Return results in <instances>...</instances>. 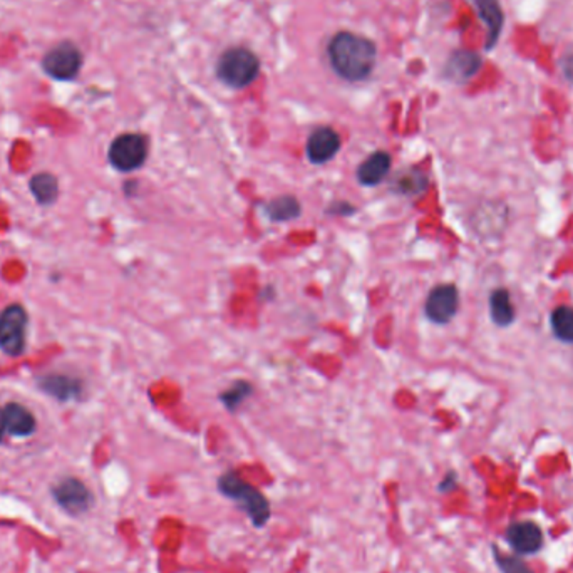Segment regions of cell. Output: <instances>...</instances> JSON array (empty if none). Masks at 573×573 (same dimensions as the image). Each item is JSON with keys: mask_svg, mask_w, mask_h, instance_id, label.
<instances>
[{"mask_svg": "<svg viewBox=\"0 0 573 573\" xmlns=\"http://www.w3.org/2000/svg\"><path fill=\"white\" fill-rule=\"evenodd\" d=\"M473 2L476 5L480 19L488 27L486 49L492 51L498 44V39L503 31L504 15L502 4H500V0H473Z\"/></svg>", "mask_w": 573, "mask_h": 573, "instance_id": "5bb4252c", "label": "cell"}, {"mask_svg": "<svg viewBox=\"0 0 573 573\" xmlns=\"http://www.w3.org/2000/svg\"><path fill=\"white\" fill-rule=\"evenodd\" d=\"M252 384L249 380H235L229 390L220 394V401L223 402L229 411H237L241 402L252 396Z\"/></svg>", "mask_w": 573, "mask_h": 573, "instance_id": "ffe728a7", "label": "cell"}, {"mask_svg": "<svg viewBox=\"0 0 573 573\" xmlns=\"http://www.w3.org/2000/svg\"><path fill=\"white\" fill-rule=\"evenodd\" d=\"M262 70L260 58L252 49L233 46L225 49L215 62L217 80L230 89L240 91L253 84Z\"/></svg>", "mask_w": 573, "mask_h": 573, "instance_id": "3957f363", "label": "cell"}, {"mask_svg": "<svg viewBox=\"0 0 573 573\" xmlns=\"http://www.w3.org/2000/svg\"><path fill=\"white\" fill-rule=\"evenodd\" d=\"M490 314H492V321L498 327H508L515 321V307L512 297L508 294V290L498 288L494 290L490 297Z\"/></svg>", "mask_w": 573, "mask_h": 573, "instance_id": "e0dca14e", "label": "cell"}, {"mask_svg": "<svg viewBox=\"0 0 573 573\" xmlns=\"http://www.w3.org/2000/svg\"><path fill=\"white\" fill-rule=\"evenodd\" d=\"M343 146L341 135L331 127H315L309 135L305 153L312 164H325L335 158Z\"/></svg>", "mask_w": 573, "mask_h": 573, "instance_id": "30bf717a", "label": "cell"}, {"mask_svg": "<svg viewBox=\"0 0 573 573\" xmlns=\"http://www.w3.org/2000/svg\"><path fill=\"white\" fill-rule=\"evenodd\" d=\"M51 496L62 512L74 518L89 513L94 506L91 488L76 476H66L54 483L51 488Z\"/></svg>", "mask_w": 573, "mask_h": 573, "instance_id": "5b68a950", "label": "cell"}, {"mask_svg": "<svg viewBox=\"0 0 573 573\" xmlns=\"http://www.w3.org/2000/svg\"><path fill=\"white\" fill-rule=\"evenodd\" d=\"M356 211V208L354 205H351V203H345V202H337V203H333L331 208H329V213L331 215H351V213H354Z\"/></svg>", "mask_w": 573, "mask_h": 573, "instance_id": "cb8c5ba5", "label": "cell"}, {"mask_svg": "<svg viewBox=\"0 0 573 573\" xmlns=\"http://www.w3.org/2000/svg\"><path fill=\"white\" fill-rule=\"evenodd\" d=\"M217 488L221 496L233 502L239 510L249 516L253 528L260 530L267 527L272 518V504L258 488L245 482L237 471L223 473L217 480Z\"/></svg>", "mask_w": 573, "mask_h": 573, "instance_id": "7a4b0ae2", "label": "cell"}, {"mask_svg": "<svg viewBox=\"0 0 573 573\" xmlns=\"http://www.w3.org/2000/svg\"><path fill=\"white\" fill-rule=\"evenodd\" d=\"M149 155L148 136L141 133H123L116 136L108 149V160L111 166L121 173L139 170Z\"/></svg>", "mask_w": 573, "mask_h": 573, "instance_id": "277c9868", "label": "cell"}, {"mask_svg": "<svg viewBox=\"0 0 573 573\" xmlns=\"http://www.w3.org/2000/svg\"><path fill=\"white\" fill-rule=\"evenodd\" d=\"M456 488H458V474H456V471H447L445 478L441 480L439 486H437V492L447 494L455 492Z\"/></svg>", "mask_w": 573, "mask_h": 573, "instance_id": "603a6c76", "label": "cell"}, {"mask_svg": "<svg viewBox=\"0 0 573 573\" xmlns=\"http://www.w3.org/2000/svg\"><path fill=\"white\" fill-rule=\"evenodd\" d=\"M29 190L41 207H51L58 202L59 182L56 174L52 173L42 172L34 174L29 182Z\"/></svg>", "mask_w": 573, "mask_h": 573, "instance_id": "2e32d148", "label": "cell"}, {"mask_svg": "<svg viewBox=\"0 0 573 573\" xmlns=\"http://www.w3.org/2000/svg\"><path fill=\"white\" fill-rule=\"evenodd\" d=\"M5 413V423H7V433L14 437H29L37 429V421L34 414L31 413L25 406L19 402H9L4 408Z\"/></svg>", "mask_w": 573, "mask_h": 573, "instance_id": "9a60e30c", "label": "cell"}, {"mask_svg": "<svg viewBox=\"0 0 573 573\" xmlns=\"http://www.w3.org/2000/svg\"><path fill=\"white\" fill-rule=\"evenodd\" d=\"M551 331L559 341L565 344H573V309L568 305H560L551 312Z\"/></svg>", "mask_w": 573, "mask_h": 573, "instance_id": "d6986e66", "label": "cell"}, {"mask_svg": "<svg viewBox=\"0 0 573 573\" xmlns=\"http://www.w3.org/2000/svg\"><path fill=\"white\" fill-rule=\"evenodd\" d=\"M84 56L80 47L70 41H62L49 49L42 58V70L49 78L56 80H72L80 76Z\"/></svg>", "mask_w": 573, "mask_h": 573, "instance_id": "52a82bcc", "label": "cell"}, {"mask_svg": "<svg viewBox=\"0 0 573 573\" xmlns=\"http://www.w3.org/2000/svg\"><path fill=\"white\" fill-rule=\"evenodd\" d=\"M427 188V178L421 172H406L396 182V190L402 195H421Z\"/></svg>", "mask_w": 573, "mask_h": 573, "instance_id": "44dd1931", "label": "cell"}, {"mask_svg": "<svg viewBox=\"0 0 573 573\" xmlns=\"http://www.w3.org/2000/svg\"><path fill=\"white\" fill-rule=\"evenodd\" d=\"M392 158L388 151H374L357 168V182L362 186H378L388 178Z\"/></svg>", "mask_w": 573, "mask_h": 573, "instance_id": "4fadbf2b", "label": "cell"}, {"mask_svg": "<svg viewBox=\"0 0 573 573\" xmlns=\"http://www.w3.org/2000/svg\"><path fill=\"white\" fill-rule=\"evenodd\" d=\"M265 213L272 221H292L300 217L302 208L297 198L292 195L278 196L265 205Z\"/></svg>", "mask_w": 573, "mask_h": 573, "instance_id": "ac0fdd59", "label": "cell"}, {"mask_svg": "<svg viewBox=\"0 0 573 573\" xmlns=\"http://www.w3.org/2000/svg\"><path fill=\"white\" fill-rule=\"evenodd\" d=\"M492 553H493L494 563L502 573H533V570L520 557L506 555L500 550L498 545H492Z\"/></svg>", "mask_w": 573, "mask_h": 573, "instance_id": "7402d4cb", "label": "cell"}, {"mask_svg": "<svg viewBox=\"0 0 573 573\" xmlns=\"http://www.w3.org/2000/svg\"><path fill=\"white\" fill-rule=\"evenodd\" d=\"M327 59L333 72L347 82H364L378 64V44L366 35L339 31L327 44Z\"/></svg>", "mask_w": 573, "mask_h": 573, "instance_id": "6da1fadb", "label": "cell"}, {"mask_svg": "<svg viewBox=\"0 0 573 573\" xmlns=\"http://www.w3.org/2000/svg\"><path fill=\"white\" fill-rule=\"evenodd\" d=\"M37 386L46 392L47 396L61 402L76 401L82 394V380L72 378L70 374L49 372L37 379Z\"/></svg>", "mask_w": 573, "mask_h": 573, "instance_id": "7c38bea8", "label": "cell"}, {"mask_svg": "<svg viewBox=\"0 0 573 573\" xmlns=\"http://www.w3.org/2000/svg\"><path fill=\"white\" fill-rule=\"evenodd\" d=\"M504 540L521 557L535 555L545 545L543 530L537 521H531V520L513 521L510 527L506 528Z\"/></svg>", "mask_w": 573, "mask_h": 573, "instance_id": "9c48e42d", "label": "cell"}, {"mask_svg": "<svg viewBox=\"0 0 573 573\" xmlns=\"http://www.w3.org/2000/svg\"><path fill=\"white\" fill-rule=\"evenodd\" d=\"M562 70L568 80H573V52H570L568 56H565V59H563Z\"/></svg>", "mask_w": 573, "mask_h": 573, "instance_id": "d4e9b609", "label": "cell"}, {"mask_svg": "<svg viewBox=\"0 0 573 573\" xmlns=\"http://www.w3.org/2000/svg\"><path fill=\"white\" fill-rule=\"evenodd\" d=\"M459 309V292L453 284L436 286L426 298L427 319L437 325H445L455 319Z\"/></svg>", "mask_w": 573, "mask_h": 573, "instance_id": "ba28073f", "label": "cell"}, {"mask_svg": "<svg viewBox=\"0 0 573 573\" xmlns=\"http://www.w3.org/2000/svg\"><path fill=\"white\" fill-rule=\"evenodd\" d=\"M7 433V423H5V413L0 408V443L4 441V436Z\"/></svg>", "mask_w": 573, "mask_h": 573, "instance_id": "484cf974", "label": "cell"}, {"mask_svg": "<svg viewBox=\"0 0 573 573\" xmlns=\"http://www.w3.org/2000/svg\"><path fill=\"white\" fill-rule=\"evenodd\" d=\"M482 66L483 58L478 52L459 49L451 52V56L447 58L446 64L443 68V76L445 80L451 82L465 84L480 72Z\"/></svg>", "mask_w": 573, "mask_h": 573, "instance_id": "8fae6325", "label": "cell"}, {"mask_svg": "<svg viewBox=\"0 0 573 573\" xmlns=\"http://www.w3.org/2000/svg\"><path fill=\"white\" fill-rule=\"evenodd\" d=\"M27 322V310L21 304H11L0 312V351L5 356H23Z\"/></svg>", "mask_w": 573, "mask_h": 573, "instance_id": "8992f818", "label": "cell"}]
</instances>
